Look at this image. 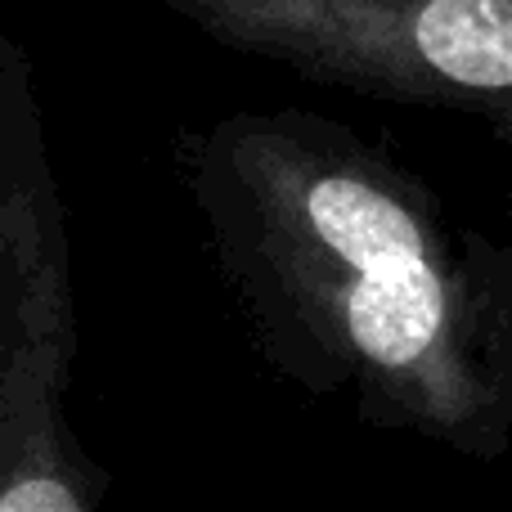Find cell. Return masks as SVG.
<instances>
[{
    "label": "cell",
    "instance_id": "cell-1",
    "mask_svg": "<svg viewBox=\"0 0 512 512\" xmlns=\"http://www.w3.org/2000/svg\"><path fill=\"white\" fill-rule=\"evenodd\" d=\"M221 265L391 423L481 445L508 414L490 364L495 265L459 261L441 203L378 144L306 108L225 113L176 140Z\"/></svg>",
    "mask_w": 512,
    "mask_h": 512
},
{
    "label": "cell",
    "instance_id": "cell-2",
    "mask_svg": "<svg viewBox=\"0 0 512 512\" xmlns=\"http://www.w3.org/2000/svg\"><path fill=\"white\" fill-rule=\"evenodd\" d=\"M198 36L319 86L445 108L512 140V0H162Z\"/></svg>",
    "mask_w": 512,
    "mask_h": 512
},
{
    "label": "cell",
    "instance_id": "cell-3",
    "mask_svg": "<svg viewBox=\"0 0 512 512\" xmlns=\"http://www.w3.org/2000/svg\"><path fill=\"white\" fill-rule=\"evenodd\" d=\"M68 301V239L45 144L41 81L27 45L0 32V481L14 454L32 333L45 310Z\"/></svg>",
    "mask_w": 512,
    "mask_h": 512
},
{
    "label": "cell",
    "instance_id": "cell-4",
    "mask_svg": "<svg viewBox=\"0 0 512 512\" xmlns=\"http://www.w3.org/2000/svg\"><path fill=\"white\" fill-rule=\"evenodd\" d=\"M72 346H77V310H45L27 351L14 454L0 481V512H95L99 477L72 445L59 409Z\"/></svg>",
    "mask_w": 512,
    "mask_h": 512
}]
</instances>
